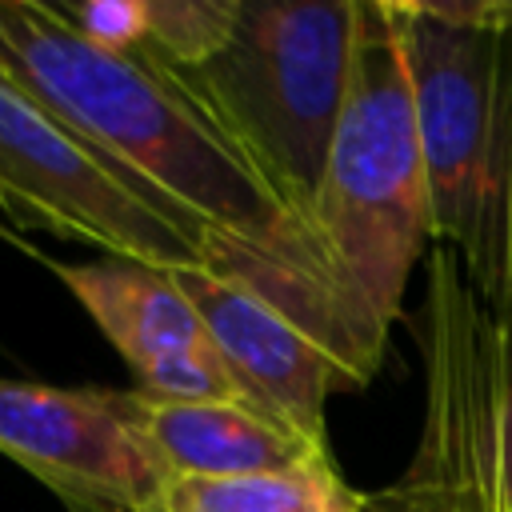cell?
Returning <instances> with one entry per match:
<instances>
[{
	"label": "cell",
	"mask_w": 512,
	"mask_h": 512,
	"mask_svg": "<svg viewBox=\"0 0 512 512\" xmlns=\"http://www.w3.org/2000/svg\"><path fill=\"white\" fill-rule=\"evenodd\" d=\"M360 496L344 484L332 456H320L248 476H172L160 512H360Z\"/></svg>",
	"instance_id": "cell-10"
},
{
	"label": "cell",
	"mask_w": 512,
	"mask_h": 512,
	"mask_svg": "<svg viewBox=\"0 0 512 512\" xmlns=\"http://www.w3.org/2000/svg\"><path fill=\"white\" fill-rule=\"evenodd\" d=\"M0 64L92 148L200 216L216 236V264L284 272L360 300L316 220L268 180L188 72L148 48L92 44L52 0H0Z\"/></svg>",
	"instance_id": "cell-1"
},
{
	"label": "cell",
	"mask_w": 512,
	"mask_h": 512,
	"mask_svg": "<svg viewBox=\"0 0 512 512\" xmlns=\"http://www.w3.org/2000/svg\"><path fill=\"white\" fill-rule=\"evenodd\" d=\"M172 276L196 304L208 336L216 340L244 392L300 436L328 448V400L336 392L360 388L352 372L328 352V344L236 272L196 264Z\"/></svg>",
	"instance_id": "cell-8"
},
{
	"label": "cell",
	"mask_w": 512,
	"mask_h": 512,
	"mask_svg": "<svg viewBox=\"0 0 512 512\" xmlns=\"http://www.w3.org/2000/svg\"><path fill=\"white\" fill-rule=\"evenodd\" d=\"M356 8L360 0H240L228 44L188 72L204 104L308 216L348 92Z\"/></svg>",
	"instance_id": "cell-4"
},
{
	"label": "cell",
	"mask_w": 512,
	"mask_h": 512,
	"mask_svg": "<svg viewBox=\"0 0 512 512\" xmlns=\"http://www.w3.org/2000/svg\"><path fill=\"white\" fill-rule=\"evenodd\" d=\"M508 492H512V412H508Z\"/></svg>",
	"instance_id": "cell-14"
},
{
	"label": "cell",
	"mask_w": 512,
	"mask_h": 512,
	"mask_svg": "<svg viewBox=\"0 0 512 512\" xmlns=\"http://www.w3.org/2000/svg\"><path fill=\"white\" fill-rule=\"evenodd\" d=\"M0 452L76 512H160L164 468L124 420L120 388L0 376Z\"/></svg>",
	"instance_id": "cell-6"
},
{
	"label": "cell",
	"mask_w": 512,
	"mask_h": 512,
	"mask_svg": "<svg viewBox=\"0 0 512 512\" xmlns=\"http://www.w3.org/2000/svg\"><path fill=\"white\" fill-rule=\"evenodd\" d=\"M360 512H408L392 488H380V492H364L360 496Z\"/></svg>",
	"instance_id": "cell-13"
},
{
	"label": "cell",
	"mask_w": 512,
	"mask_h": 512,
	"mask_svg": "<svg viewBox=\"0 0 512 512\" xmlns=\"http://www.w3.org/2000/svg\"><path fill=\"white\" fill-rule=\"evenodd\" d=\"M428 172L432 244L512 320V0H388Z\"/></svg>",
	"instance_id": "cell-2"
},
{
	"label": "cell",
	"mask_w": 512,
	"mask_h": 512,
	"mask_svg": "<svg viewBox=\"0 0 512 512\" xmlns=\"http://www.w3.org/2000/svg\"><path fill=\"white\" fill-rule=\"evenodd\" d=\"M40 260L60 276V284L80 300V308L96 320L108 344L124 356L144 396L252 400L172 272L144 268L132 260H96V264H60L48 256Z\"/></svg>",
	"instance_id": "cell-7"
},
{
	"label": "cell",
	"mask_w": 512,
	"mask_h": 512,
	"mask_svg": "<svg viewBox=\"0 0 512 512\" xmlns=\"http://www.w3.org/2000/svg\"><path fill=\"white\" fill-rule=\"evenodd\" d=\"M0 208L160 272L208 264L212 228L108 160L0 64Z\"/></svg>",
	"instance_id": "cell-5"
},
{
	"label": "cell",
	"mask_w": 512,
	"mask_h": 512,
	"mask_svg": "<svg viewBox=\"0 0 512 512\" xmlns=\"http://www.w3.org/2000/svg\"><path fill=\"white\" fill-rule=\"evenodd\" d=\"M120 408L168 480L276 472L328 456V448L252 400H156L124 388Z\"/></svg>",
	"instance_id": "cell-9"
},
{
	"label": "cell",
	"mask_w": 512,
	"mask_h": 512,
	"mask_svg": "<svg viewBox=\"0 0 512 512\" xmlns=\"http://www.w3.org/2000/svg\"><path fill=\"white\" fill-rule=\"evenodd\" d=\"M240 0H144V44L180 72L204 68L232 36Z\"/></svg>",
	"instance_id": "cell-11"
},
{
	"label": "cell",
	"mask_w": 512,
	"mask_h": 512,
	"mask_svg": "<svg viewBox=\"0 0 512 512\" xmlns=\"http://www.w3.org/2000/svg\"><path fill=\"white\" fill-rule=\"evenodd\" d=\"M52 8L100 48L132 52L144 44V0H52Z\"/></svg>",
	"instance_id": "cell-12"
},
{
	"label": "cell",
	"mask_w": 512,
	"mask_h": 512,
	"mask_svg": "<svg viewBox=\"0 0 512 512\" xmlns=\"http://www.w3.org/2000/svg\"><path fill=\"white\" fill-rule=\"evenodd\" d=\"M316 228L380 328L432 244L428 172L404 40L388 0H360L344 108L312 196Z\"/></svg>",
	"instance_id": "cell-3"
},
{
	"label": "cell",
	"mask_w": 512,
	"mask_h": 512,
	"mask_svg": "<svg viewBox=\"0 0 512 512\" xmlns=\"http://www.w3.org/2000/svg\"><path fill=\"white\" fill-rule=\"evenodd\" d=\"M0 236H8V228H4V208H0Z\"/></svg>",
	"instance_id": "cell-15"
}]
</instances>
